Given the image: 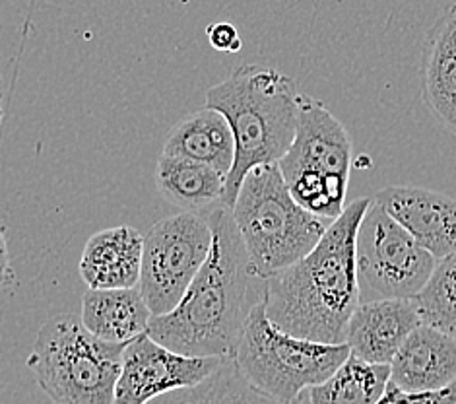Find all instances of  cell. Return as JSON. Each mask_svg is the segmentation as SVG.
I'll list each match as a JSON object with an SVG mask.
<instances>
[{"instance_id": "6da1fadb", "label": "cell", "mask_w": 456, "mask_h": 404, "mask_svg": "<svg viewBox=\"0 0 456 404\" xmlns=\"http://www.w3.org/2000/svg\"><path fill=\"white\" fill-rule=\"evenodd\" d=\"M212 227V247L177 308L151 315L148 334L173 352L194 358L233 359L248 315L266 296L224 202L200 214Z\"/></svg>"}, {"instance_id": "7a4b0ae2", "label": "cell", "mask_w": 456, "mask_h": 404, "mask_svg": "<svg viewBox=\"0 0 456 404\" xmlns=\"http://www.w3.org/2000/svg\"><path fill=\"white\" fill-rule=\"evenodd\" d=\"M371 199L347 202L321 242L297 263L266 280V315L288 334L322 344H346L360 300L355 237Z\"/></svg>"}, {"instance_id": "3957f363", "label": "cell", "mask_w": 456, "mask_h": 404, "mask_svg": "<svg viewBox=\"0 0 456 404\" xmlns=\"http://www.w3.org/2000/svg\"><path fill=\"white\" fill-rule=\"evenodd\" d=\"M299 100L301 92L291 76L258 64H243L206 92V107L227 119L235 140V160L224 193L227 209L248 171L286 156L296 138Z\"/></svg>"}, {"instance_id": "277c9868", "label": "cell", "mask_w": 456, "mask_h": 404, "mask_svg": "<svg viewBox=\"0 0 456 404\" xmlns=\"http://www.w3.org/2000/svg\"><path fill=\"white\" fill-rule=\"evenodd\" d=\"M251 268L268 280L311 253L327 232V220L299 206L288 189L278 163L247 173L232 206Z\"/></svg>"}, {"instance_id": "5b68a950", "label": "cell", "mask_w": 456, "mask_h": 404, "mask_svg": "<svg viewBox=\"0 0 456 404\" xmlns=\"http://www.w3.org/2000/svg\"><path fill=\"white\" fill-rule=\"evenodd\" d=\"M125 348L94 336L78 317L55 315L39 329L28 367L55 404H115Z\"/></svg>"}, {"instance_id": "8992f818", "label": "cell", "mask_w": 456, "mask_h": 404, "mask_svg": "<svg viewBox=\"0 0 456 404\" xmlns=\"http://www.w3.org/2000/svg\"><path fill=\"white\" fill-rule=\"evenodd\" d=\"M352 152L350 133L330 109L301 94L296 138L278 161L293 201L322 220L334 222L347 206Z\"/></svg>"}, {"instance_id": "52a82bcc", "label": "cell", "mask_w": 456, "mask_h": 404, "mask_svg": "<svg viewBox=\"0 0 456 404\" xmlns=\"http://www.w3.org/2000/svg\"><path fill=\"white\" fill-rule=\"evenodd\" d=\"M350 354L347 344L313 342L278 329L263 300L248 315L233 362L260 392L284 404H301L303 391L327 381Z\"/></svg>"}, {"instance_id": "ba28073f", "label": "cell", "mask_w": 456, "mask_h": 404, "mask_svg": "<svg viewBox=\"0 0 456 404\" xmlns=\"http://www.w3.org/2000/svg\"><path fill=\"white\" fill-rule=\"evenodd\" d=\"M437 259L371 201L357 227L355 265L360 300L416 298Z\"/></svg>"}, {"instance_id": "9c48e42d", "label": "cell", "mask_w": 456, "mask_h": 404, "mask_svg": "<svg viewBox=\"0 0 456 404\" xmlns=\"http://www.w3.org/2000/svg\"><path fill=\"white\" fill-rule=\"evenodd\" d=\"M210 247L212 227L200 214L181 212L150 227L144 235L138 290L151 315H166L177 308L208 259Z\"/></svg>"}, {"instance_id": "30bf717a", "label": "cell", "mask_w": 456, "mask_h": 404, "mask_svg": "<svg viewBox=\"0 0 456 404\" xmlns=\"http://www.w3.org/2000/svg\"><path fill=\"white\" fill-rule=\"evenodd\" d=\"M225 362V358H194L173 352L144 333L125 348L115 404H148L166 392L199 385Z\"/></svg>"}, {"instance_id": "8fae6325", "label": "cell", "mask_w": 456, "mask_h": 404, "mask_svg": "<svg viewBox=\"0 0 456 404\" xmlns=\"http://www.w3.org/2000/svg\"><path fill=\"white\" fill-rule=\"evenodd\" d=\"M381 209L437 260L456 251V199L414 185H390L375 194Z\"/></svg>"}, {"instance_id": "7c38bea8", "label": "cell", "mask_w": 456, "mask_h": 404, "mask_svg": "<svg viewBox=\"0 0 456 404\" xmlns=\"http://www.w3.org/2000/svg\"><path fill=\"white\" fill-rule=\"evenodd\" d=\"M421 325L414 298L377 300L357 305L346 331L350 352L369 364H388L410 333Z\"/></svg>"}, {"instance_id": "4fadbf2b", "label": "cell", "mask_w": 456, "mask_h": 404, "mask_svg": "<svg viewBox=\"0 0 456 404\" xmlns=\"http://www.w3.org/2000/svg\"><path fill=\"white\" fill-rule=\"evenodd\" d=\"M390 381L411 392L439 391L456 381V338L419 325L390 362Z\"/></svg>"}, {"instance_id": "5bb4252c", "label": "cell", "mask_w": 456, "mask_h": 404, "mask_svg": "<svg viewBox=\"0 0 456 404\" xmlns=\"http://www.w3.org/2000/svg\"><path fill=\"white\" fill-rule=\"evenodd\" d=\"M419 80L423 103L456 136V0L428 31Z\"/></svg>"}, {"instance_id": "9a60e30c", "label": "cell", "mask_w": 456, "mask_h": 404, "mask_svg": "<svg viewBox=\"0 0 456 404\" xmlns=\"http://www.w3.org/2000/svg\"><path fill=\"white\" fill-rule=\"evenodd\" d=\"M144 235L130 226L94 234L84 247L80 276L90 290L136 288L142 268Z\"/></svg>"}, {"instance_id": "2e32d148", "label": "cell", "mask_w": 456, "mask_h": 404, "mask_svg": "<svg viewBox=\"0 0 456 404\" xmlns=\"http://www.w3.org/2000/svg\"><path fill=\"white\" fill-rule=\"evenodd\" d=\"M150 319L151 311L138 288H88L82 298V325L105 342L128 344L148 331Z\"/></svg>"}, {"instance_id": "e0dca14e", "label": "cell", "mask_w": 456, "mask_h": 404, "mask_svg": "<svg viewBox=\"0 0 456 404\" xmlns=\"http://www.w3.org/2000/svg\"><path fill=\"white\" fill-rule=\"evenodd\" d=\"M166 156L204 163L230 176L235 160V140L227 119L206 107L184 117L171 130L164 146Z\"/></svg>"}, {"instance_id": "ac0fdd59", "label": "cell", "mask_w": 456, "mask_h": 404, "mask_svg": "<svg viewBox=\"0 0 456 404\" xmlns=\"http://www.w3.org/2000/svg\"><path fill=\"white\" fill-rule=\"evenodd\" d=\"M227 176L204 163L161 154L156 169V185L166 201L184 212L204 214L224 202Z\"/></svg>"}, {"instance_id": "d6986e66", "label": "cell", "mask_w": 456, "mask_h": 404, "mask_svg": "<svg viewBox=\"0 0 456 404\" xmlns=\"http://www.w3.org/2000/svg\"><path fill=\"white\" fill-rule=\"evenodd\" d=\"M388 381V364H369L350 354L327 381L309 389V404H375Z\"/></svg>"}, {"instance_id": "ffe728a7", "label": "cell", "mask_w": 456, "mask_h": 404, "mask_svg": "<svg viewBox=\"0 0 456 404\" xmlns=\"http://www.w3.org/2000/svg\"><path fill=\"white\" fill-rule=\"evenodd\" d=\"M414 300L421 325L456 338V251L437 260L426 286Z\"/></svg>"}, {"instance_id": "44dd1931", "label": "cell", "mask_w": 456, "mask_h": 404, "mask_svg": "<svg viewBox=\"0 0 456 404\" xmlns=\"http://www.w3.org/2000/svg\"><path fill=\"white\" fill-rule=\"evenodd\" d=\"M248 381L237 369L233 359L216 371L214 375L204 379L202 383L166 392L148 404H237L241 399Z\"/></svg>"}, {"instance_id": "7402d4cb", "label": "cell", "mask_w": 456, "mask_h": 404, "mask_svg": "<svg viewBox=\"0 0 456 404\" xmlns=\"http://www.w3.org/2000/svg\"><path fill=\"white\" fill-rule=\"evenodd\" d=\"M375 404H456V381L439 391L411 392L388 381L385 392Z\"/></svg>"}, {"instance_id": "603a6c76", "label": "cell", "mask_w": 456, "mask_h": 404, "mask_svg": "<svg viewBox=\"0 0 456 404\" xmlns=\"http://www.w3.org/2000/svg\"><path fill=\"white\" fill-rule=\"evenodd\" d=\"M210 45L222 53H239L243 47V41L239 37V31L230 21H218L206 28Z\"/></svg>"}, {"instance_id": "cb8c5ba5", "label": "cell", "mask_w": 456, "mask_h": 404, "mask_svg": "<svg viewBox=\"0 0 456 404\" xmlns=\"http://www.w3.org/2000/svg\"><path fill=\"white\" fill-rule=\"evenodd\" d=\"M16 282V275L10 265V255H8V245H6V235L4 227L0 224V290H4L10 284Z\"/></svg>"}, {"instance_id": "d4e9b609", "label": "cell", "mask_w": 456, "mask_h": 404, "mask_svg": "<svg viewBox=\"0 0 456 404\" xmlns=\"http://www.w3.org/2000/svg\"><path fill=\"white\" fill-rule=\"evenodd\" d=\"M237 404H284V402L268 397V395H265V392L255 389L251 383H247L243 395H241V399H239Z\"/></svg>"}, {"instance_id": "484cf974", "label": "cell", "mask_w": 456, "mask_h": 404, "mask_svg": "<svg viewBox=\"0 0 456 404\" xmlns=\"http://www.w3.org/2000/svg\"><path fill=\"white\" fill-rule=\"evenodd\" d=\"M3 102H4V92H3V74H0V125H3V115H4Z\"/></svg>"}]
</instances>
